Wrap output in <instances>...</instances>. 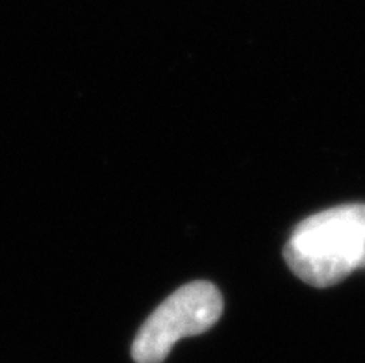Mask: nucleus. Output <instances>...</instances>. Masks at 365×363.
I'll return each instance as SVG.
<instances>
[{"instance_id":"obj_2","label":"nucleus","mask_w":365,"mask_h":363,"mask_svg":"<svg viewBox=\"0 0 365 363\" xmlns=\"http://www.w3.org/2000/svg\"><path fill=\"white\" fill-rule=\"evenodd\" d=\"M222 297L210 282H191L169 295L145 321L132 345L135 363H162L184 337L199 336L221 319Z\"/></svg>"},{"instance_id":"obj_1","label":"nucleus","mask_w":365,"mask_h":363,"mask_svg":"<svg viewBox=\"0 0 365 363\" xmlns=\"http://www.w3.org/2000/svg\"><path fill=\"white\" fill-rule=\"evenodd\" d=\"M293 275L314 287H330L365 269V204H343L297 225L284 248Z\"/></svg>"}]
</instances>
